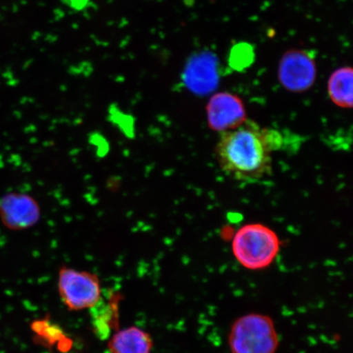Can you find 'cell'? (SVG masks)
<instances>
[{"label": "cell", "instance_id": "obj_8", "mask_svg": "<svg viewBox=\"0 0 353 353\" xmlns=\"http://www.w3.org/2000/svg\"><path fill=\"white\" fill-rule=\"evenodd\" d=\"M218 60L211 52H202L190 61L185 82L189 90L198 95H207L219 85Z\"/></svg>", "mask_w": 353, "mask_h": 353}, {"label": "cell", "instance_id": "obj_1", "mask_svg": "<svg viewBox=\"0 0 353 353\" xmlns=\"http://www.w3.org/2000/svg\"><path fill=\"white\" fill-rule=\"evenodd\" d=\"M281 145L279 132L262 129L247 120L236 129L220 134L216 153L225 174L241 182H255L271 174L272 154Z\"/></svg>", "mask_w": 353, "mask_h": 353}, {"label": "cell", "instance_id": "obj_3", "mask_svg": "<svg viewBox=\"0 0 353 353\" xmlns=\"http://www.w3.org/2000/svg\"><path fill=\"white\" fill-rule=\"evenodd\" d=\"M228 343L231 353H276L279 336L270 316L248 313L233 322Z\"/></svg>", "mask_w": 353, "mask_h": 353}, {"label": "cell", "instance_id": "obj_4", "mask_svg": "<svg viewBox=\"0 0 353 353\" xmlns=\"http://www.w3.org/2000/svg\"><path fill=\"white\" fill-rule=\"evenodd\" d=\"M59 289L65 305L72 311L92 308L101 299L99 277L94 273L61 268Z\"/></svg>", "mask_w": 353, "mask_h": 353}, {"label": "cell", "instance_id": "obj_2", "mask_svg": "<svg viewBox=\"0 0 353 353\" xmlns=\"http://www.w3.org/2000/svg\"><path fill=\"white\" fill-rule=\"evenodd\" d=\"M234 257L248 270L259 271L270 267L281 250V241L270 228L250 223L238 229L233 236Z\"/></svg>", "mask_w": 353, "mask_h": 353}, {"label": "cell", "instance_id": "obj_10", "mask_svg": "<svg viewBox=\"0 0 353 353\" xmlns=\"http://www.w3.org/2000/svg\"><path fill=\"white\" fill-rule=\"evenodd\" d=\"M353 70L350 66H343L331 74L328 81L330 99L337 107L352 108Z\"/></svg>", "mask_w": 353, "mask_h": 353}, {"label": "cell", "instance_id": "obj_13", "mask_svg": "<svg viewBox=\"0 0 353 353\" xmlns=\"http://www.w3.org/2000/svg\"><path fill=\"white\" fill-rule=\"evenodd\" d=\"M32 328L46 345H52L64 338L63 331L59 326L52 324L50 321L41 320L33 322Z\"/></svg>", "mask_w": 353, "mask_h": 353}, {"label": "cell", "instance_id": "obj_7", "mask_svg": "<svg viewBox=\"0 0 353 353\" xmlns=\"http://www.w3.org/2000/svg\"><path fill=\"white\" fill-rule=\"evenodd\" d=\"M41 217L39 203L28 194L8 193L0 200V219L10 230L21 231L32 228Z\"/></svg>", "mask_w": 353, "mask_h": 353}, {"label": "cell", "instance_id": "obj_11", "mask_svg": "<svg viewBox=\"0 0 353 353\" xmlns=\"http://www.w3.org/2000/svg\"><path fill=\"white\" fill-rule=\"evenodd\" d=\"M92 322L95 333L101 339H108L117 321L116 307L105 303L100 299L94 307L91 308Z\"/></svg>", "mask_w": 353, "mask_h": 353}, {"label": "cell", "instance_id": "obj_9", "mask_svg": "<svg viewBox=\"0 0 353 353\" xmlns=\"http://www.w3.org/2000/svg\"><path fill=\"white\" fill-rule=\"evenodd\" d=\"M152 346L151 335L135 326L119 331L108 344L112 353H150Z\"/></svg>", "mask_w": 353, "mask_h": 353}, {"label": "cell", "instance_id": "obj_6", "mask_svg": "<svg viewBox=\"0 0 353 353\" xmlns=\"http://www.w3.org/2000/svg\"><path fill=\"white\" fill-rule=\"evenodd\" d=\"M206 116L210 130L220 134L236 129L247 121L242 100L228 92H217L211 97L206 105Z\"/></svg>", "mask_w": 353, "mask_h": 353}, {"label": "cell", "instance_id": "obj_12", "mask_svg": "<svg viewBox=\"0 0 353 353\" xmlns=\"http://www.w3.org/2000/svg\"><path fill=\"white\" fill-rule=\"evenodd\" d=\"M255 60L254 48L250 43H240L234 46L229 55V65L237 72L248 68Z\"/></svg>", "mask_w": 353, "mask_h": 353}, {"label": "cell", "instance_id": "obj_5", "mask_svg": "<svg viewBox=\"0 0 353 353\" xmlns=\"http://www.w3.org/2000/svg\"><path fill=\"white\" fill-rule=\"evenodd\" d=\"M316 72L315 59L307 51L291 50L281 57L278 79L285 90L303 92L315 83Z\"/></svg>", "mask_w": 353, "mask_h": 353}]
</instances>
